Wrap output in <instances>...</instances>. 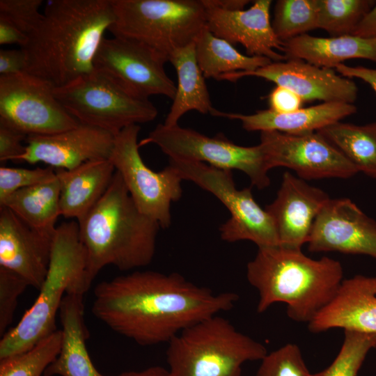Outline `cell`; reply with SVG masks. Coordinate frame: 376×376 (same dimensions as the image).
I'll list each match as a JSON object with an SVG mask.
<instances>
[{"label": "cell", "mask_w": 376, "mask_h": 376, "mask_svg": "<svg viewBox=\"0 0 376 376\" xmlns=\"http://www.w3.org/2000/svg\"><path fill=\"white\" fill-rule=\"evenodd\" d=\"M238 295L214 292L173 272L135 271L98 283L92 313L142 346L169 343L186 328L232 309Z\"/></svg>", "instance_id": "1"}, {"label": "cell", "mask_w": 376, "mask_h": 376, "mask_svg": "<svg viewBox=\"0 0 376 376\" xmlns=\"http://www.w3.org/2000/svg\"><path fill=\"white\" fill-rule=\"evenodd\" d=\"M21 47L26 72L54 87L95 70L94 58L114 21L112 0H52Z\"/></svg>", "instance_id": "2"}, {"label": "cell", "mask_w": 376, "mask_h": 376, "mask_svg": "<svg viewBox=\"0 0 376 376\" xmlns=\"http://www.w3.org/2000/svg\"><path fill=\"white\" fill-rule=\"evenodd\" d=\"M77 223L88 289L107 265L128 271L147 266L155 256L160 226L139 211L117 171L101 198Z\"/></svg>", "instance_id": "3"}, {"label": "cell", "mask_w": 376, "mask_h": 376, "mask_svg": "<svg viewBox=\"0 0 376 376\" xmlns=\"http://www.w3.org/2000/svg\"><path fill=\"white\" fill-rule=\"evenodd\" d=\"M343 276L335 259H313L301 249L281 245L258 248L246 265V279L258 292V313L283 302L290 319L308 324L334 299Z\"/></svg>", "instance_id": "4"}, {"label": "cell", "mask_w": 376, "mask_h": 376, "mask_svg": "<svg viewBox=\"0 0 376 376\" xmlns=\"http://www.w3.org/2000/svg\"><path fill=\"white\" fill-rule=\"evenodd\" d=\"M86 253L74 221L56 227L46 278L33 304L19 322L2 336L0 359L19 354L55 331L56 317L66 293L88 288L85 281Z\"/></svg>", "instance_id": "5"}, {"label": "cell", "mask_w": 376, "mask_h": 376, "mask_svg": "<svg viewBox=\"0 0 376 376\" xmlns=\"http://www.w3.org/2000/svg\"><path fill=\"white\" fill-rule=\"evenodd\" d=\"M267 353L262 343L216 315L172 338L166 361L171 376H241L244 363L260 361Z\"/></svg>", "instance_id": "6"}, {"label": "cell", "mask_w": 376, "mask_h": 376, "mask_svg": "<svg viewBox=\"0 0 376 376\" xmlns=\"http://www.w3.org/2000/svg\"><path fill=\"white\" fill-rule=\"evenodd\" d=\"M113 36L141 42L168 58L207 27L203 0H112Z\"/></svg>", "instance_id": "7"}, {"label": "cell", "mask_w": 376, "mask_h": 376, "mask_svg": "<svg viewBox=\"0 0 376 376\" xmlns=\"http://www.w3.org/2000/svg\"><path fill=\"white\" fill-rule=\"evenodd\" d=\"M65 110L80 123L117 134L123 129L154 120L158 113L149 99L132 93L109 75L94 70L54 87Z\"/></svg>", "instance_id": "8"}, {"label": "cell", "mask_w": 376, "mask_h": 376, "mask_svg": "<svg viewBox=\"0 0 376 376\" xmlns=\"http://www.w3.org/2000/svg\"><path fill=\"white\" fill-rule=\"evenodd\" d=\"M182 180H189L217 197L229 211L230 217L220 228L221 238L228 242L249 240L258 248L279 245L274 221L254 200L249 187L237 189L232 171L205 163L169 159Z\"/></svg>", "instance_id": "9"}, {"label": "cell", "mask_w": 376, "mask_h": 376, "mask_svg": "<svg viewBox=\"0 0 376 376\" xmlns=\"http://www.w3.org/2000/svg\"><path fill=\"white\" fill-rule=\"evenodd\" d=\"M148 144L158 146L169 159L200 162L221 169L240 171L259 189L270 184V169L260 143L242 146L230 141L222 133L208 136L178 125L167 126L160 123L139 142V147Z\"/></svg>", "instance_id": "10"}, {"label": "cell", "mask_w": 376, "mask_h": 376, "mask_svg": "<svg viewBox=\"0 0 376 376\" xmlns=\"http://www.w3.org/2000/svg\"><path fill=\"white\" fill-rule=\"evenodd\" d=\"M140 129L132 125L116 134L109 159L139 211L166 228L171 224V203L182 194V179L170 165L155 171L144 163L139 150Z\"/></svg>", "instance_id": "11"}, {"label": "cell", "mask_w": 376, "mask_h": 376, "mask_svg": "<svg viewBox=\"0 0 376 376\" xmlns=\"http://www.w3.org/2000/svg\"><path fill=\"white\" fill-rule=\"evenodd\" d=\"M54 86L27 72L0 76V124L27 136L47 135L77 126L54 94Z\"/></svg>", "instance_id": "12"}, {"label": "cell", "mask_w": 376, "mask_h": 376, "mask_svg": "<svg viewBox=\"0 0 376 376\" xmlns=\"http://www.w3.org/2000/svg\"><path fill=\"white\" fill-rule=\"evenodd\" d=\"M168 58L137 41L104 38L94 58V68L104 72L136 96L160 95L173 99L176 86L164 68Z\"/></svg>", "instance_id": "13"}, {"label": "cell", "mask_w": 376, "mask_h": 376, "mask_svg": "<svg viewBox=\"0 0 376 376\" xmlns=\"http://www.w3.org/2000/svg\"><path fill=\"white\" fill-rule=\"evenodd\" d=\"M260 139L270 169L285 167L304 180L349 178L359 172L338 148L317 132L291 134L263 131Z\"/></svg>", "instance_id": "14"}, {"label": "cell", "mask_w": 376, "mask_h": 376, "mask_svg": "<svg viewBox=\"0 0 376 376\" xmlns=\"http://www.w3.org/2000/svg\"><path fill=\"white\" fill-rule=\"evenodd\" d=\"M311 252L337 251L376 258V221L347 198H329L307 242Z\"/></svg>", "instance_id": "15"}, {"label": "cell", "mask_w": 376, "mask_h": 376, "mask_svg": "<svg viewBox=\"0 0 376 376\" xmlns=\"http://www.w3.org/2000/svg\"><path fill=\"white\" fill-rule=\"evenodd\" d=\"M244 77H257L274 82L293 91L304 101L353 104L358 95V88L350 78L337 75L332 69L296 58L272 62L253 71L222 75L217 80L236 81Z\"/></svg>", "instance_id": "16"}, {"label": "cell", "mask_w": 376, "mask_h": 376, "mask_svg": "<svg viewBox=\"0 0 376 376\" xmlns=\"http://www.w3.org/2000/svg\"><path fill=\"white\" fill-rule=\"evenodd\" d=\"M115 134L79 123L52 134L30 135L17 162L44 163L54 169L70 170L95 159H109Z\"/></svg>", "instance_id": "17"}, {"label": "cell", "mask_w": 376, "mask_h": 376, "mask_svg": "<svg viewBox=\"0 0 376 376\" xmlns=\"http://www.w3.org/2000/svg\"><path fill=\"white\" fill-rule=\"evenodd\" d=\"M207 28L233 45L241 44L251 56H263L272 62L284 61L283 42L276 36L270 21L271 0H256L248 9L226 10L203 0Z\"/></svg>", "instance_id": "18"}, {"label": "cell", "mask_w": 376, "mask_h": 376, "mask_svg": "<svg viewBox=\"0 0 376 376\" xmlns=\"http://www.w3.org/2000/svg\"><path fill=\"white\" fill-rule=\"evenodd\" d=\"M329 195L290 172L283 173L275 199L265 210L275 225L279 245L301 249Z\"/></svg>", "instance_id": "19"}, {"label": "cell", "mask_w": 376, "mask_h": 376, "mask_svg": "<svg viewBox=\"0 0 376 376\" xmlns=\"http://www.w3.org/2000/svg\"><path fill=\"white\" fill-rule=\"evenodd\" d=\"M52 240L8 207H0V267L18 274L38 290L48 272Z\"/></svg>", "instance_id": "20"}, {"label": "cell", "mask_w": 376, "mask_h": 376, "mask_svg": "<svg viewBox=\"0 0 376 376\" xmlns=\"http://www.w3.org/2000/svg\"><path fill=\"white\" fill-rule=\"evenodd\" d=\"M308 324L313 333L341 328L376 334V276L343 280L334 299Z\"/></svg>", "instance_id": "21"}, {"label": "cell", "mask_w": 376, "mask_h": 376, "mask_svg": "<svg viewBox=\"0 0 376 376\" xmlns=\"http://www.w3.org/2000/svg\"><path fill=\"white\" fill-rule=\"evenodd\" d=\"M357 110L354 104L329 102L286 113H276L269 109L258 110L252 114L224 112L214 109L211 115L239 120L248 132L278 131L299 134L318 132L352 115Z\"/></svg>", "instance_id": "22"}, {"label": "cell", "mask_w": 376, "mask_h": 376, "mask_svg": "<svg viewBox=\"0 0 376 376\" xmlns=\"http://www.w3.org/2000/svg\"><path fill=\"white\" fill-rule=\"evenodd\" d=\"M84 293L70 291L59 310L62 343L45 376H104L93 365L86 348L88 331L84 318Z\"/></svg>", "instance_id": "23"}, {"label": "cell", "mask_w": 376, "mask_h": 376, "mask_svg": "<svg viewBox=\"0 0 376 376\" xmlns=\"http://www.w3.org/2000/svg\"><path fill=\"white\" fill-rule=\"evenodd\" d=\"M55 172L60 184L61 216L79 222L105 193L116 170L109 159H100Z\"/></svg>", "instance_id": "24"}, {"label": "cell", "mask_w": 376, "mask_h": 376, "mask_svg": "<svg viewBox=\"0 0 376 376\" xmlns=\"http://www.w3.org/2000/svg\"><path fill=\"white\" fill-rule=\"evenodd\" d=\"M283 53L287 59H301L329 69L352 58L376 62V38L352 35L322 38L306 33L283 42Z\"/></svg>", "instance_id": "25"}, {"label": "cell", "mask_w": 376, "mask_h": 376, "mask_svg": "<svg viewBox=\"0 0 376 376\" xmlns=\"http://www.w3.org/2000/svg\"><path fill=\"white\" fill-rule=\"evenodd\" d=\"M173 65L178 84L173 104L164 124L167 126L178 125L180 118L189 111L202 114H212V105L205 77L197 63L195 42L174 51L169 56Z\"/></svg>", "instance_id": "26"}, {"label": "cell", "mask_w": 376, "mask_h": 376, "mask_svg": "<svg viewBox=\"0 0 376 376\" xmlns=\"http://www.w3.org/2000/svg\"><path fill=\"white\" fill-rule=\"evenodd\" d=\"M60 184L53 178L15 191L0 203L40 233L53 237L61 216Z\"/></svg>", "instance_id": "27"}, {"label": "cell", "mask_w": 376, "mask_h": 376, "mask_svg": "<svg viewBox=\"0 0 376 376\" xmlns=\"http://www.w3.org/2000/svg\"><path fill=\"white\" fill-rule=\"evenodd\" d=\"M195 52L204 77L216 80L222 75L253 71L272 62L266 57L240 53L231 43L214 36L207 27L195 41Z\"/></svg>", "instance_id": "28"}, {"label": "cell", "mask_w": 376, "mask_h": 376, "mask_svg": "<svg viewBox=\"0 0 376 376\" xmlns=\"http://www.w3.org/2000/svg\"><path fill=\"white\" fill-rule=\"evenodd\" d=\"M318 132L357 168L376 178V122L354 125L338 121Z\"/></svg>", "instance_id": "29"}, {"label": "cell", "mask_w": 376, "mask_h": 376, "mask_svg": "<svg viewBox=\"0 0 376 376\" xmlns=\"http://www.w3.org/2000/svg\"><path fill=\"white\" fill-rule=\"evenodd\" d=\"M61 343L62 331L56 329L28 350L0 359V376H45Z\"/></svg>", "instance_id": "30"}, {"label": "cell", "mask_w": 376, "mask_h": 376, "mask_svg": "<svg viewBox=\"0 0 376 376\" xmlns=\"http://www.w3.org/2000/svg\"><path fill=\"white\" fill-rule=\"evenodd\" d=\"M318 0H279L272 22L277 38L285 42L318 28Z\"/></svg>", "instance_id": "31"}, {"label": "cell", "mask_w": 376, "mask_h": 376, "mask_svg": "<svg viewBox=\"0 0 376 376\" xmlns=\"http://www.w3.org/2000/svg\"><path fill=\"white\" fill-rule=\"evenodd\" d=\"M375 3L373 0H318V28L331 36L351 35Z\"/></svg>", "instance_id": "32"}, {"label": "cell", "mask_w": 376, "mask_h": 376, "mask_svg": "<svg viewBox=\"0 0 376 376\" xmlns=\"http://www.w3.org/2000/svg\"><path fill=\"white\" fill-rule=\"evenodd\" d=\"M376 347V334L344 330L340 350L333 362L312 376H357L368 354Z\"/></svg>", "instance_id": "33"}, {"label": "cell", "mask_w": 376, "mask_h": 376, "mask_svg": "<svg viewBox=\"0 0 376 376\" xmlns=\"http://www.w3.org/2000/svg\"><path fill=\"white\" fill-rule=\"evenodd\" d=\"M256 376H312L299 347L288 343L260 360Z\"/></svg>", "instance_id": "34"}, {"label": "cell", "mask_w": 376, "mask_h": 376, "mask_svg": "<svg viewBox=\"0 0 376 376\" xmlns=\"http://www.w3.org/2000/svg\"><path fill=\"white\" fill-rule=\"evenodd\" d=\"M55 175V169L50 166L25 169L1 165L0 203L15 191L46 181Z\"/></svg>", "instance_id": "35"}, {"label": "cell", "mask_w": 376, "mask_h": 376, "mask_svg": "<svg viewBox=\"0 0 376 376\" xmlns=\"http://www.w3.org/2000/svg\"><path fill=\"white\" fill-rule=\"evenodd\" d=\"M29 286L20 276L0 267V335L3 336L11 324L18 298Z\"/></svg>", "instance_id": "36"}, {"label": "cell", "mask_w": 376, "mask_h": 376, "mask_svg": "<svg viewBox=\"0 0 376 376\" xmlns=\"http://www.w3.org/2000/svg\"><path fill=\"white\" fill-rule=\"evenodd\" d=\"M42 3V0H1L0 15L29 36L42 18L40 12Z\"/></svg>", "instance_id": "37"}, {"label": "cell", "mask_w": 376, "mask_h": 376, "mask_svg": "<svg viewBox=\"0 0 376 376\" xmlns=\"http://www.w3.org/2000/svg\"><path fill=\"white\" fill-rule=\"evenodd\" d=\"M28 136L9 126L0 124V162H17L26 150Z\"/></svg>", "instance_id": "38"}, {"label": "cell", "mask_w": 376, "mask_h": 376, "mask_svg": "<svg viewBox=\"0 0 376 376\" xmlns=\"http://www.w3.org/2000/svg\"><path fill=\"white\" fill-rule=\"evenodd\" d=\"M269 109L279 113H286L301 108L303 99L290 89L276 86L268 95Z\"/></svg>", "instance_id": "39"}, {"label": "cell", "mask_w": 376, "mask_h": 376, "mask_svg": "<svg viewBox=\"0 0 376 376\" xmlns=\"http://www.w3.org/2000/svg\"><path fill=\"white\" fill-rule=\"evenodd\" d=\"M26 56L22 49H0V76L26 72Z\"/></svg>", "instance_id": "40"}, {"label": "cell", "mask_w": 376, "mask_h": 376, "mask_svg": "<svg viewBox=\"0 0 376 376\" xmlns=\"http://www.w3.org/2000/svg\"><path fill=\"white\" fill-rule=\"evenodd\" d=\"M28 36L19 30L7 18L0 15V45H17L22 47Z\"/></svg>", "instance_id": "41"}, {"label": "cell", "mask_w": 376, "mask_h": 376, "mask_svg": "<svg viewBox=\"0 0 376 376\" xmlns=\"http://www.w3.org/2000/svg\"><path fill=\"white\" fill-rule=\"evenodd\" d=\"M335 69L343 77L363 80L368 84L376 93V69L362 66L352 67L343 63L338 65Z\"/></svg>", "instance_id": "42"}, {"label": "cell", "mask_w": 376, "mask_h": 376, "mask_svg": "<svg viewBox=\"0 0 376 376\" xmlns=\"http://www.w3.org/2000/svg\"><path fill=\"white\" fill-rule=\"evenodd\" d=\"M351 35L365 39L376 38V3L361 19Z\"/></svg>", "instance_id": "43"}, {"label": "cell", "mask_w": 376, "mask_h": 376, "mask_svg": "<svg viewBox=\"0 0 376 376\" xmlns=\"http://www.w3.org/2000/svg\"><path fill=\"white\" fill-rule=\"evenodd\" d=\"M118 376H171L169 369L162 366H151L139 371H126Z\"/></svg>", "instance_id": "44"}, {"label": "cell", "mask_w": 376, "mask_h": 376, "mask_svg": "<svg viewBox=\"0 0 376 376\" xmlns=\"http://www.w3.org/2000/svg\"><path fill=\"white\" fill-rule=\"evenodd\" d=\"M212 4L226 10H242L250 1L248 0H210Z\"/></svg>", "instance_id": "45"}]
</instances>
